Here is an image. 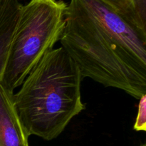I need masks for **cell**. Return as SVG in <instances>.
Listing matches in <instances>:
<instances>
[{"mask_svg":"<svg viewBox=\"0 0 146 146\" xmlns=\"http://www.w3.org/2000/svg\"><path fill=\"white\" fill-rule=\"evenodd\" d=\"M59 41L83 78L146 95V34L102 0H70Z\"/></svg>","mask_w":146,"mask_h":146,"instance_id":"obj_1","label":"cell"},{"mask_svg":"<svg viewBox=\"0 0 146 146\" xmlns=\"http://www.w3.org/2000/svg\"><path fill=\"white\" fill-rule=\"evenodd\" d=\"M82 79L78 67L63 47L44 55L13 96L17 115L29 136L55 139L85 109Z\"/></svg>","mask_w":146,"mask_h":146,"instance_id":"obj_2","label":"cell"},{"mask_svg":"<svg viewBox=\"0 0 146 146\" xmlns=\"http://www.w3.org/2000/svg\"><path fill=\"white\" fill-rule=\"evenodd\" d=\"M67 4L62 0H30L21 6L1 84L14 92L61 38Z\"/></svg>","mask_w":146,"mask_h":146,"instance_id":"obj_3","label":"cell"},{"mask_svg":"<svg viewBox=\"0 0 146 146\" xmlns=\"http://www.w3.org/2000/svg\"><path fill=\"white\" fill-rule=\"evenodd\" d=\"M13 96L0 83V146H29V135L17 115Z\"/></svg>","mask_w":146,"mask_h":146,"instance_id":"obj_4","label":"cell"},{"mask_svg":"<svg viewBox=\"0 0 146 146\" xmlns=\"http://www.w3.org/2000/svg\"><path fill=\"white\" fill-rule=\"evenodd\" d=\"M21 6L19 0H0V83L7 65Z\"/></svg>","mask_w":146,"mask_h":146,"instance_id":"obj_5","label":"cell"},{"mask_svg":"<svg viewBox=\"0 0 146 146\" xmlns=\"http://www.w3.org/2000/svg\"><path fill=\"white\" fill-rule=\"evenodd\" d=\"M124 19L146 34V0H102Z\"/></svg>","mask_w":146,"mask_h":146,"instance_id":"obj_6","label":"cell"},{"mask_svg":"<svg viewBox=\"0 0 146 146\" xmlns=\"http://www.w3.org/2000/svg\"><path fill=\"white\" fill-rule=\"evenodd\" d=\"M138 114L133 129L136 131H146V95L140 98Z\"/></svg>","mask_w":146,"mask_h":146,"instance_id":"obj_7","label":"cell"},{"mask_svg":"<svg viewBox=\"0 0 146 146\" xmlns=\"http://www.w3.org/2000/svg\"><path fill=\"white\" fill-rule=\"evenodd\" d=\"M141 146H146V145L145 143H143V144H142V145H141Z\"/></svg>","mask_w":146,"mask_h":146,"instance_id":"obj_8","label":"cell"}]
</instances>
